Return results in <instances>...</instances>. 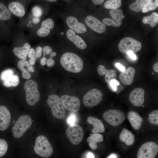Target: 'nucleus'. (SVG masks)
I'll return each instance as SVG.
<instances>
[{
    "label": "nucleus",
    "instance_id": "4c0bfd02",
    "mask_svg": "<svg viewBox=\"0 0 158 158\" xmlns=\"http://www.w3.org/2000/svg\"><path fill=\"white\" fill-rule=\"evenodd\" d=\"M77 117L76 114L73 113H71L67 119V122L69 125L75 124L77 121Z\"/></svg>",
    "mask_w": 158,
    "mask_h": 158
},
{
    "label": "nucleus",
    "instance_id": "09e8293b",
    "mask_svg": "<svg viewBox=\"0 0 158 158\" xmlns=\"http://www.w3.org/2000/svg\"><path fill=\"white\" fill-rule=\"evenodd\" d=\"M104 0H92L93 3L97 5H100L102 4Z\"/></svg>",
    "mask_w": 158,
    "mask_h": 158
},
{
    "label": "nucleus",
    "instance_id": "680f3d73",
    "mask_svg": "<svg viewBox=\"0 0 158 158\" xmlns=\"http://www.w3.org/2000/svg\"><path fill=\"white\" fill-rule=\"evenodd\" d=\"M152 74H154V73H152Z\"/></svg>",
    "mask_w": 158,
    "mask_h": 158
},
{
    "label": "nucleus",
    "instance_id": "ea45409f",
    "mask_svg": "<svg viewBox=\"0 0 158 158\" xmlns=\"http://www.w3.org/2000/svg\"><path fill=\"white\" fill-rule=\"evenodd\" d=\"M52 49L49 46H46L44 47L43 48V57L48 55H50L52 52Z\"/></svg>",
    "mask_w": 158,
    "mask_h": 158
},
{
    "label": "nucleus",
    "instance_id": "3c124183",
    "mask_svg": "<svg viewBox=\"0 0 158 158\" xmlns=\"http://www.w3.org/2000/svg\"><path fill=\"white\" fill-rule=\"evenodd\" d=\"M40 21V19L39 17H34L33 18V22L34 24H37Z\"/></svg>",
    "mask_w": 158,
    "mask_h": 158
},
{
    "label": "nucleus",
    "instance_id": "c756f323",
    "mask_svg": "<svg viewBox=\"0 0 158 158\" xmlns=\"http://www.w3.org/2000/svg\"><path fill=\"white\" fill-rule=\"evenodd\" d=\"M11 16V14L9 11L3 4L0 2V20H8Z\"/></svg>",
    "mask_w": 158,
    "mask_h": 158
},
{
    "label": "nucleus",
    "instance_id": "aec40b11",
    "mask_svg": "<svg viewBox=\"0 0 158 158\" xmlns=\"http://www.w3.org/2000/svg\"><path fill=\"white\" fill-rule=\"evenodd\" d=\"M97 71L99 75L101 76L105 75V80L108 84H109L111 80L116 78L117 72L114 69L107 70L104 66L100 65L98 67Z\"/></svg>",
    "mask_w": 158,
    "mask_h": 158
},
{
    "label": "nucleus",
    "instance_id": "7ed1b4c3",
    "mask_svg": "<svg viewBox=\"0 0 158 158\" xmlns=\"http://www.w3.org/2000/svg\"><path fill=\"white\" fill-rule=\"evenodd\" d=\"M47 103L54 117L60 119L64 118L66 111L61 98L55 95H51L48 97Z\"/></svg>",
    "mask_w": 158,
    "mask_h": 158
},
{
    "label": "nucleus",
    "instance_id": "2f4dec72",
    "mask_svg": "<svg viewBox=\"0 0 158 158\" xmlns=\"http://www.w3.org/2000/svg\"><path fill=\"white\" fill-rule=\"evenodd\" d=\"M136 1L130 4L129 9L133 11L138 13L142 10L144 4L147 0H136Z\"/></svg>",
    "mask_w": 158,
    "mask_h": 158
},
{
    "label": "nucleus",
    "instance_id": "603ef678",
    "mask_svg": "<svg viewBox=\"0 0 158 158\" xmlns=\"http://www.w3.org/2000/svg\"><path fill=\"white\" fill-rule=\"evenodd\" d=\"M153 69L156 72H158V63H156L153 65Z\"/></svg>",
    "mask_w": 158,
    "mask_h": 158
},
{
    "label": "nucleus",
    "instance_id": "f3484780",
    "mask_svg": "<svg viewBox=\"0 0 158 158\" xmlns=\"http://www.w3.org/2000/svg\"><path fill=\"white\" fill-rule=\"evenodd\" d=\"M136 71L135 69L132 67L122 71L119 75L120 81L123 84L128 85L133 83Z\"/></svg>",
    "mask_w": 158,
    "mask_h": 158
},
{
    "label": "nucleus",
    "instance_id": "a211bd4d",
    "mask_svg": "<svg viewBox=\"0 0 158 158\" xmlns=\"http://www.w3.org/2000/svg\"><path fill=\"white\" fill-rule=\"evenodd\" d=\"M54 26V21L51 18H47L43 21L41 27L37 30V35L40 37H44L49 35L50 30L53 29Z\"/></svg>",
    "mask_w": 158,
    "mask_h": 158
},
{
    "label": "nucleus",
    "instance_id": "de8ad7c7",
    "mask_svg": "<svg viewBox=\"0 0 158 158\" xmlns=\"http://www.w3.org/2000/svg\"><path fill=\"white\" fill-rule=\"evenodd\" d=\"M47 59L45 57H43L40 60V63L42 66H44L47 63Z\"/></svg>",
    "mask_w": 158,
    "mask_h": 158
},
{
    "label": "nucleus",
    "instance_id": "412c9836",
    "mask_svg": "<svg viewBox=\"0 0 158 158\" xmlns=\"http://www.w3.org/2000/svg\"><path fill=\"white\" fill-rule=\"evenodd\" d=\"M127 118L134 129L138 130L140 129L143 119L137 113L133 111H130L128 114Z\"/></svg>",
    "mask_w": 158,
    "mask_h": 158
},
{
    "label": "nucleus",
    "instance_id": "f257e3e1",
    "mask_svg": "<svg viewBox=\"0 0 158 158\" xmlns=\"http://www.w3.org/2000/svg\"><path fill=\"white\" fill-rule=\"evenodd\" d=\"M60 62L66 70L73 73L80 72L83 67L81 58L77 54L71 52H66L61 57Z\"/></svg>",
    "mask_w": 158,
    "mask_h": 158
},
{
    "label": "nucleus",
    "instance_id": "c9c22d12",
    "mask_svg": "<svg viewBox=\"0 0 158 158\" xmlns=\"http://www.w3.org/2000/svg\"><path fill=\"white\" fill-rule=\"evenodd\" d=\"M13 71L11 69L6 70L2 71L0 77L3 82L6 80L13 75Z\"/></svg>",
    "mask_w": 158,
    "mask_h": 158
},
{
    "label": "nucleus",
    "instance_id": "f03ea898",
    "mask_svg": "<svg viewBox=\"0 0 158 158\" xmlns=\"http://www.w3.org/2000/svg\"><path fill=\"white\" fill-rule=\"evenodd\" d=\"M34 150L37 154L44 158L49 157L53 152L51 145L47 138L42 135H39L36 138Z\"/></svg>",
    "mask_w": 158,
    "mask_h": 158
},
{
    "label": "nucleus",
    "instance_id": "393cba45",
    "mask_svg": "<svg viewBox=\"0 0 158 158\" xmlns=\"http://www.w3.org/2000/svg\"><path fill=\"white\" fill-rule=\"evenodd\" d=\"M8 8L10 11L14 15L19 17H22L25 13L24 6L20 3L15 1L11 2Z\"/></svg>",
    "mask_w": 158,
    "mask_h": 158
},
{
    "label": "nucleus",
    "instance_id": "72a5a7b5",
    "mask_svg": "<svg viewBox=\"0 0 158 158\" xmlns=\"http://www.w3.org/2000/svg\"><path fill=\"white\" fill-rule=\"evenodd\" d=\"M148 120L151 124L158 125V110L152 111L149 115Z\"/></svg>",
    "mask_w": 158,
    "mask_h": 158
},
{
    "label": "nucleus",
    "instance_id": "e433bc0d",
    "mask_svg": "<svg viewBox=\"0 0 158 158\" xmlns=\"http://www.w3.org/2000/svg\"><path fill=\"white\" fill-rule=\"evenodd\" d=\"M32 13L34 17H39L42 15V10L39 6H35L32 9Z\"/></svg>",
    "mask_w": 158,
    "mask_h": 158
},
{
    "label": "nucleus",
    "instance_id": "39448f33",
    "mask_svg": "<svg viewBox=\"0 0 158 158\" xmlns=\"http://www.w3.org/2000/svg\"><path fill=\"white\" fill-rule=\"evenodd\" d=\"M24 88L27 104L30 106L34 105L39 101L40 98L37 83L33 80H28L24 83Z\"/></svg>",
    "mask_w": 158,
    "mask_h": 158
},
{
    "label": "nucleus",
    "instance_id": "37998d69",
    "mask_svg": "<svg viewBox=\"0 0 158 158\" xmlns=\"http://www.w3.org/2000/svg\"><path fill=\"white\" fill-rule=\"evenodd\" d=\"M47 65L49 67H51L53 66L55 64V61L52 58L50 57L47 59Z\"/></svg>",
    "mask_w": 158,
    "mask_h": 158
},
{
    "label": "nucleus",
    "instance_id": "4d7b16f0",
    "mask_svg": "<svg viewBox=\"0 0 158 158\" xmlns=\"http://www.w3.org/2000/svg\"><path fill=\"white\" fill-rule=\"evenodd\" d=\"M158 0H154V3L157 6V7L158 6Z\"/></svg>",
    "mask_w": 158,
    "mask_h": 158
},
{
    "label": "nucleus",
    "instance_id": "c85d7f7f",
    "mask_svg": "<svg viewBox=\"0 0 158 158\" xmlns=\"http://www.w3.org/2000/svg\"><path fill=\"white\" fill-rule=\"evenodd\" d=\"M17 66L18 68L22 71V72H33L34 71L32 67L25 60L19 61Z\"/></svg>",
    "mask_w": 158,
    "mask_h": 158
},
{
    "label": "nucleus",
    "instance_id": "ddd939ff",
    "mask_svg": "<svg viewBox=\"0 0 158 158\" xmlns=\"http://www.w3.org/2000/svg\"><path fill=\"white\" fill-rule=\"evenodd\" d=\"M145 91L141 88L133 90L130 94L129 99L131 103L136 107L142 106L144 102Z\"/></svg>",
    "mask_w": 158,
    "mask_h": 158
},
{
    "label": "nucleus",
    "instance_id": "1a4fd4ad",
    "mask_svg": "<svg viewBox=\"0 0 158 158\" xmlns=\"http://www.w3.org/2000/svg\"><path fill=\"white\" fill-rule=\"evenodd\" d=\"M66 133L67 136L74 145L80 143L84 137V132L82 127L77 124L69 125L67 127Z\"/></svg>",
    "mask_w": 158,
    "mask_h": 158
},
{
    "label": "nucleus",
    "instance_id": "b1692460",
    "mask_svg": "<svg viewBox=\"0 0 158 158\" xmlns=\"http://www.w3.org/2000/svg\"><path fill=\"white\" fill-rule=\"evenodd\" d=\"M30 47L29 43H26L22 47L14 48L13 52L15 56L21 60H25L27 59Z\"/></svg>",
    "mask_w": 158,
    "mask_h": 158
},
{
    "label": "nucleus",
    "instance_id": "5fc2aeb1",
    "mask_svg": "<svg viewBox=\"0 0 158 158\" xmlns=\"http://www.w3.org/2000/svg\"><path fill=\"white\" fill-rule=\"evenodd\" d=\"M56 55V53L55 52H52L50 55V57L52 58Z\"/></svg>",
    "mask_w": 158,
    "mask_h": 158
},
{
    "label": "nucleus",
    "instance_id": "20e7f679",
    "mask_svg": "<svg viewBox=\"0 0 158 158\" xmlns=\"http://www.w3.org/2000/svg\"><path fill=\"white\" fill-rule=\"evenodd\" d=\"M32 121L31 117L27 115H24L20 116L12 129L13 136L19 138L22 136L25 132L31 126Z\"/></svg>",
    "mask_w": 158,
    "mask_h": 158
},
{
    "label": "nucleus",
    "instance_id": "bf43d9fd",
    "mask_svg": "<svg viewBox=\"0 0 158 158\" xmlns=\"http://www.w3.org/2000/svg\"><path fill=\"white\" fill-rule=\"evenodd\" d=\"M61 35H63V32H61Z\"/></svg>",
    "mask_w": 158,
    "mask_h": 158
},
{
    "label": "nucleus",
    "instance_id": "6e6552de",
    "mask_svg": "<svg viewBox=\"0 0 158 158\" xmlns=\"http://www.w3.org/2000/svg\"><path fill=\"white\" fill-rule=\"evenodd\" d=\"M103 94L99 89L94 88L86 93L83 97L84 105L88 107H92L99 104L103 98Z\"/></svg>",
    "mask_w": 158,
    "mask_h": 158
},
{
    "label": "nucleus",
    "instance_id": "bb28decb",
    "mask_svg": "<svg viewBox=\"0 0 158 158\" xmlns=\"http://www.w3.org/2000/svg\"><path fill=\"white\" fill-rule=\"evenodd\" d=\"M142 22L145 24H149L152 27H155L158 23V14L153 13L150 15L143 18Z\"/></svg>",
    "mask_w": 158,
    "mask_h": 158
},
{
    "label": "nucleus",
    "instance_id": "49530a36",
    "mask_svg": "<svg viewBox=\"0 0 158 158\" xmlns=\"http://www.w3.org/2000/svg\"><path fill=\"white\" fill-rule=\"evenodd\" d=\"M115 65L121 72L125 70V68L119 63H116Z\"/></svg>",
    "mask_w": 158,
    "mask_h": 158
},
{
    "label": "nucleus",
    "instance_id": "dca6fc26",
    "mask_svg": "<svg viewBox=\"0 0 158 158\" xmlns=\"http://www.w3.org/2000/svg\"><path fill=\"white\" fill-rule=\"evenodd\" d=\"M67 25L71 29L78 33H83L87 31V28L83 23L78 22L75 17L70 16L66 20Z\"/></svg>",
    "mask_w": 158,
    "mask_h": 158
},
{
    "label": "nucleus",
    "instance_id": "f8f14e48",
    "mask_svg": "<svg viewBox=\"0 0 158 158\" xmlns=\"http://www.w3.org/2000/svg\"><path fill=\"white\" fill-rule=\"evenodd\" d=\"M109 14L112 19L105 18L102 20V22L109 26L115 27L121 26L122 24L123 13L120 9H112L109 11Z\"/></svg>",
    "mask_w": 158,
    "mask_h": 158
},
{
    "label": "nucleus",
    "instance_id": "423d86ee",
    "mask_svg": "<svg viewBox=\"0 0 158 158\" xmlns=\"http://www.w3.org/2000/svg\"><path fill=\"white\" fill-rule=\"evenodd\" d=\"M142 47L141 43L134 38L126 37L122 39L118 44L119 50L122 53H127L129 51L136 53L140 51Z\"/></svg>",
    "mask_w": 158,
    "mask_h": 158
},
{
    "label": "nucleus",
    "instance_id": "f704fd0d",
    "mask_svg": "<svg viewBox=\"0 0 158 158\" xmlns=\"http://www.w3.org/2000/svg\"><path fill=\"white\" fill-rule=\"evenodd\" d=\"M8 148L6 141L3 139H0V157L6 153Z\"/></svg>",
    "mask_w": 158,
    "mask_h": 158
},
{
    "label": "nucleus",
    "instance_id": "5701e85b",
    "mask_svg": "<svg viewBox=\"0 0 158 158\" xmlns=\"http://www.w3.org/2000/svg\"><path fill=\"white\" fill-rule=\"evenodd\" d=\"M119 139L128 146H131L134 143L135 139L133 134L127 129L124 128L119 136Z\"/></svg>",
    "mask_w": 158,
    "mask_h": 158
},
{
    "label": "nucleus",
    "instance_id": "4468645a",
    "mask_svg": "<svg viewBox=\"0 0 158 158\" xmlns=\"http://www.w3.org/2000/svg\"><path fill=\"white\" fill-rule=\"evenodd\" d=\"M85 22L90 28L98 33H102L106 30L105 25L92 16H87L85 19Z\"/></svg>",
    "mask_w": 158,
    "mask_h": 158
},
{
    "label": "nucleus",
    "instance_id": "a18cd8bd",
    "mask_svg": "<svg viewBox=\"0 0 158 158\" xmlns=\"http://www.w3.org/2000/svg\"><path fill=\"white\" fill-rule=\"evenodd\" d=\"M127 54L131 59L133 60H135L136 59V55L132 52L129 51Z\"/></svg>",
    "mask_w": 158,
    "mask_h": 158
},
{
    "label": "nucleus",
    "instance_id": "7c9ffc66",
    "mask_svg": "<svg viewBox=\"0 0 158 158\" xmlns=\"http://www.w3.org/2000/svg\"><path fill=\"white\" fill-rule=\"evenodd\" d=\"M122 0H108L104 4V6L107 9H114L119 8L122 4Z\"/></svg>",
    "mask_w": 158,
    "mask_h": 158
},
{
    "label": "nucleus",
    "instance_id": "0eeeda50",
    "mask_svg": "<svg viewBox=\"0 0 158 158\" xmlns=\"http://www.w3.org/2000/svg\"><path fill=\"white\" fill-rule=\"evenodd\" d=\"M158 152V145L155 143L148 142L144 143L138 152V158H154Z\"/></svg>",
    "mask_w": 158,
    "mask_h": 158
},
{
    "label": "nucleus",
    "instance_id": "58836bf2",
    "mask_svg": "<svg viewBox=\"0 0 158 158\" xmlns=\"http://www.w3.org/2000/svg\"><path fill=\"white\" fill-rule=\"evenodd\" d=\"M110 87L114 91L117 90V87L119 85V82L116 79L111 80L109 83Z\"/></svg>",
    "mask_w": 158,
    "mask_h": 158
},
{
    "label": "nucleus",
    "instance_id": "cd10ccee",
    "mask_svg": "<svg viewBox=\"0 0 158 158\" xmlns=\"http://www.w3.org/2000/svg\"><path fill=\"white\" fill-rule=\"evenodd\" d=\"M19 83V79L18 76L13 74L9 78L3 81V84L6 87H15L18 85Z\"/></svg>",
    "mask_w": 158,
    "mask_h": 158
},
{
    "label": "nucleus",
    "instance_id": "864d4df0",
    "mask_svg": "<svg viewBox=\"0 0 158 158\" xmlns=\"http://www.w3.org/2000/svg\"><path fill=\"white\" fill-rule=\"evenodd\" d=\"M87 158H94V156L92 153L90 152H88L87 155Z\"/></svg>",
    "mask_w": 158,
    "mask_h": 158
},
{
    "label": "nucleus",
    "instance_id": "4be33fe9",
    "mask_svg": "<svg viewBox=\"0 0 158 158\" xmlns=\"http://www.w3.org/2000/svg\"><path fill=\"white\" fill-rule=\"evenodd\" d=\"M87 121L93 126V128L92 130L93 133H102L105 131L103 123L100 119L90 116L87 118Z\"/></svg>",
    "mask_w": 158,
    "mask_h": 158
},
{
    "label": "nucleus",
    "instance_id": "9d476101",
    "mask_svg": "<svg viewBox=\"0 0 158 158\" xmlns=\"http://www.w3.org/2000/svg\"><path fill=\"white\" fill-rule=\"evenodd\" d=\"M103 117L107 122L114 126L122 123L125 118L123 112L116 109H111L105 111L103 114Z\"/></svg>",
    "mask_w": 158,
    "mask_h": 158
},
{
    "label": "nucleus",
    "instance_id": "a19ab883",
    "mask_svg": "<svg viewBox=\"0 0 158 158\" xmlns=\"http://www.w3.org/2000/svg\"><path fill=\"white\" fill-rule=\"evenodd\" d=\"M42 49L40 46L37 47L36 49V58L40 57L42 55Z\"/></svg>",
    "mask_w": 158,
    "mask_h": 158
},
{
    "label": "nucleus",
    "instance_id": "a878e982",
    "mask_svg": "<svg viewBox=\"0 0 158 158\" xmlns=\"http://www.w3.org/2000/svg\"><path fill=\"white\" fill-rule=\"evenodd\" d=\"M90 136L88 137L87 141L89 143V146L92 149L95 150L97 148V143L102 142L103 140V135L99 133L90 134Z\"/></svg>",
    "mask_w": 158,
    "mask_h": 158
},
{
    "label": "nucleus",
    "instance_id": "2eb2a0df",
    "mask_svg": "<svg viewBox=\"0 0 158 158\" xmlns=\"http://www.w3.org/2000/svg\"><path fill=\"white\" fill-rule=\"evenodd\" d=\"M11 114L5 106H0V130L4 131L7 129L11 121Z\"/></svg>",
    "mask_w": 158,
    "mask_h": 158
},
{
    "label": "nucleus",
    "instance_id": "473e14b6",
    "mask_svg": "<svg viewBox=\"0 0 158 158\" xmlns=\"http://www.w3.org/2000/svg\"><path fill=\"white\" fill-rule=\"evenodd\" d=\"M153 1V0H147L144 4L141 10L143 13H147L157 8V7Z\"/></svg>",
    "mask_w": 158,
    "mask_h": 158
},
{
    "label": "nucleus",
    "instance_id": "c03bdc74",
    "mask_svg": "<svg viewBox=\"0 0 158 158\" xmlns=\"http://www.w3.org/2000/svg\"><path fill=\"white\" fill-rule=\"evenodd\" d=\"M22 77L25 79H29L31 77V75L29 72H22Z\"/></svg>",
    "mask_w": 158,
    "mask_h": 158
},
{
    "label": "nucleus",
    "instance_id": "6ab92c4d",
    "mask_svg": "<svg viewBox=\"0 0 158 158\" xmlns=\"http://www.w3.org/2000/svg\"><path fill=\"white\" fill-rule=\"evenodd\" d=\"M67 38L78 48L85 49L87 45L83 39L78 35H76L74 31L71 29L67 30L66 32Z\"/></svg>",
    "mask_w": 158,
    "mask_h": 158
},
{
    "label": "nucleus",
    "instance_id": "13d9d810",
    "mask_svg": "<svg viewBox=\"0 0 158 158\" xmlns=\"http://www.w3.org/2000/svg\"><path fill=\"white\" fill-rule=\"evenodd\" d=\"M47 0L50 2H52L55 1H56L57 0Z\"/></svg>",
    "mask_w": 158,
    "mask_h": 158
},
{
    "label": "nucleus",
    "instance_id": "052dcab7",
    "mask_svg": "<svg viewBox=\"0 0 158 158\" xmlns=\"http://www.w3.org/2000/svg\"><path fill=\"white\" fill-rule=\"evenodd\" d=\"M144 106V105H142V107H143Z\"/></svg>",
    "mask_w": 158,
    "mask_h": 158
},
{
    "label": "nucleus",
    "instance_id": "9b49d317",
    "mask_svg": "<svg viewBox=\"0 0 158 158\" xmlns=\"http://www.w3.org/2000/svg\"><path fill=\"white\" fill-rule=\"evenodd\" d=\"M61 99L64 108L68 111L76 112L79 110L80 103L77 97L64 95L61 96Z\"/></svg>",
    "mask_w": 158,
    "mask_h": 158
},
{
    "label": "nucleus",
    "instance_id": "79ce46f5",
    "mask_svg": "<svg viewBox=\"0 0 158 158\" xmlns=\"http://www.w3.org/2000/svg\"><path fill=\"white\" fill-rule=\"evenodd\" d=\"M28 57L30 58L34 57L36 58V53L35 51L33 48L30 49L28 52Z\"/></svg>",
    "mask_w": 158,
    "mask_h": 158
},
{
    "label": "nucleus",
    "instance_id": "8fccbe9b",
    "mask_svg": "<svg viewBox=\"0 0 158 158\" xmlns=\"http://www.w3.org/2000/svg\"><path fill=\"white\" fill-rule=\"evenodd\" d=\"M36 57H32L30 58L29 60V63L31 65H34L36 62Z\"/></svg>",
    "mask_w": 158,
    "mask_h": 158
},
{
    "label": "nucleus",
    "instance_id": "6e6d98bb",
    "mask_svg": "<svg viewBox=\"0 0 158 158\" xmlns=\"http://www.w3.org/2000/svg\"><path fill=\"white\" fill-rule=\"evenodd\" d=\"M116 156L114 154H111L108 158H116Z\"/></svg>",
    "mask_w": 158,
    "mask_h": 158
}]
</instances>
